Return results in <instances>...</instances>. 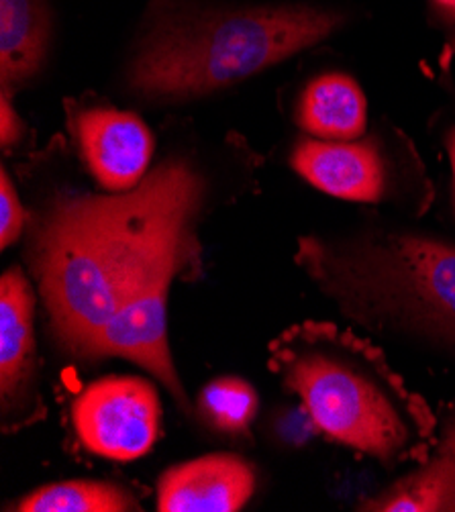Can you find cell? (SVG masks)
<instances>
[{
    "label": "cell",
    "instance_id": "13",
    "mask_svg": "<svg viewBox=\"0 0 455 512\" xmlns=\"http://www.w3.org/2000/svg\"><path fill=\"white\" fill-rule=\"evenodd\" d=\"M358 510L368 512H455V462L437 455L390 484Z\"/></svg>",
    "mask_w": 455,
    "mask_h": 512
},
{
    "label": "cell",
    "instance_id": "8",
    "mask_svg": "<svg viewBox=\"0 0 455 512\" xmlns=\"http://www.w3.org/2000/svg\"><path fill=\"white\" fill-rule=\"evenodd\" d=\"M70 129L84 166L105 190L129 192L147 176L156 139L135 113L107 105L76 107Z\"/></svg>",
    "mask_w": 455,
    "mask_h": 512
},
{
    "label": "cell",
    "instance_id": "16",
    "mask_svg": "<svg viewBox=\"0 0 455 512\" xmlns=\"http://www.w3.org/2000/svg\"><path fill=\"white\" fill-rule=\"evenodd\" d=\"M25 221L27 217L17 188L7 168H3V172H0V245H3V249L13 245L21 237Z\"/></svg>",
    "mask_w": 455,
    "mask_h": 512
},
{
    "label": "cell",
    "instance_id": "20",
    "mask_svg": "<svg viewBox=\"0 0 455 512\" xmlns=\"http://www.w3.org/2000/svg\"><path fill=\"white\" fill-rule=\"evenodd\" d=\"M445 149H447L449 168H451V202H453V211H455V127H451L445 133Z\"/></svg>",
    "mask_w": 455,
    "mask_h": 512
},
{
    "label": "cell",
    "instance_id": "2",
    "mask_svg": "<svg viewBox=\"0 0 455 512\" xmlns=\"http://www.w3.org/2000/svg\"><path fill=\"white\" fill-rule=\"evenodd\" d=\"M125 66L127 92L154 105H178L262 74L335 37L351 21L317 3L147 0Z\"/></svg>",
    "mask_w": 455,
    "mask_h": 512
},
{
    "label": "cell",
    "instance_id": "3",
    "mask_svg": "<svg viewBox=\"0 0 455 512\" xmlns=\"http://www.w3.org/2000/svg\"><path fill=\"white\" fill-rule=\"evenodd\" d=\"M296 260L343 317L455 360V243L368 229L300 239Z\"/></svg>",
    "mask_w": 455,
    "mask_h": 512
},
{
    "label": "cell",
    "instance_id": "12",
    "mask_svg": "<svg viewBox=\"0 0 455 512\" xmlns=\"http://www.w3.org/2000/svg\"><path fill=\"white\" fill-rule=\"evenodd\" d=\"M35 296L19 268L0 280V394L5 408L23 398L35 366Z\"/></svg>",
    "mask_w": 455,
    "mask_h": 512
},
{
    "label": "cell",
    "instance_id": "18",
    "mask_svg": "<svg viewBox=\"0 0 455 512\" xmlns=\"http://www.w3.org/2000/svg\"><path fill=\"white\" fill-rule=\"evenodd\" d=\"M25 135V123L13 107V96L0 90V143L9 149L19 145Z\"/></svg>",
    "mask_w": 455,
    "mask_h": 512
},
{
    "label": "cell",
    "instance_id": "7",
    "mask_svg": "<svg viewBox=\"0 0 455 512\" xmlns=\"http://www.w3.org/2000/svg\"><path fill=\"white\" fill-rule=\"evenodd\" d=\"M162 404L156 388L135 376H107L86 386L72 406L82 445L100 457L131 462L154 447Z\"/></svg>",
    "mask_w": 455,
    "mask_h": 512
},
{
    "label": "cell",
    "instance_id": "9",
    "mask_svg": "<svg viewBox=\"0 0 455 512\" xmlns=\"http://www.w3.org/2000/svg\"><path fill=\"white\" fill-rule=\"evenodd\" d=\"M256 490V472L243 457L211 453L172 466L158 482L160 512H235Z\"/></svg>",
    "mask_w": 455,
    "mask_h": 512
},
{
    "label": "cell",
    "instance_id": "11",
    "mask_svg": "<svg viewBox=\"0 0 455 512\" xmlns=\"http://www.w3.org/2000/svg\"><path fill=\"white\" fill-rule=\"evenodd\" d=\"M294 121L309 137L353 141L368 131V100L356 78L325 72L300 90Z\"/></svg>",
    "mask_w": 455,
    "mask_h": 512
},
{
    "label": "cell",
    "instance_id": "4",
    "mask_svg": "<svg viewBox=\"0 0 455 512\" xmlns=\"http://www.w3.org/2000/svg\"><path fill=\"white\" fill-rule=\"evenodd\" d=\"M284 384L333 441L396 466L419 453L431 419L370 343L321 325L305 327L280 351Z\"/></svg>",
    "mask_w": 455,
    "mask_h": 512
},
{
    "label": "cell",
    "instance_id": "15",
    "mask_svg": "<svg viewBox=\"0 0 455 512\" xmlns=\"http://www.w3.org/2000/svg\"><path fill=\"white\" fill-rule=\"evenodd\" d=\"M200 415L221 433H245L258 415V394L245 380L219 378L207 384L198 398Z\"/></svg>",
    "mask_w": 455,
    "mask_h": 512
},
{
    "label": "cell",
    "instance_id": "6",
    "mask_svg": "<svg viewBox=\"0 0 455 512\" xmlns=\"http://www.w3.org/2000/svg\"><path fill=\"white\" fill-rule=\"evenodd\" d=\"M196 225L172 237L131 284L115 315L88 345L82 360L127 357L158 378L186 408L188 400L168 347V294L174 276L196 258Z\"/></svg>",
    "mask_w": 455,
    "mask_h": 512
},
{
    "label": "cell",
    "instance_id": "10",
    "mask_svg": "<svg viewBox=\"0 0 455 512\" xmlns=\"http://www.w3.org/2000/svg\"><path fill=\"white\" fill-rule=\"evenodd\" d=\"M54 19L49 0H0V90L13 96L43 72Z\"/></svg>",
    "mask_w": 455,
    "mask_h": 512
},
{
    "label": "cell",
    "instance_id": "1",
    "mask_svg": "<svg viewBox=\"0 0 455 512\" xmlns=\"http://www.w3.org/2000/svg\"><path fill=\"white\" fill-rule=\"evenodd\" d=\"M209 192L198 162L168 153L129 192H54L39 204L27 255L66 351L84 357L141 270L198 223Z\"/></svg>",
    "mask_w": 455,
    "mask_h": 512
},
{
    "label": "cell",
    "instance_id": "19",
    "mask_svg": "<svg viewBox=\"0 0 455 512\" xmlns=\"http://www.w3.org/2000/svg\"><path fill=\"white\" fill-rule=\"evenodd\" d=\"M439 455H447L455 462V411L443 429L441 443H439Z\"/></svg>",
    "mask_w": 455,
    "mask_h": 512
},
{
    "label": "cell",
    "instance_id": "5",
    "mask_svg": "<svg viewBox=\"0 0 455 512\" xmlns=\"http://www.w3.org/2000/svg\"><path fill=\"white\" fill-rule=\"evenodd\" d=\"M290 168L317 190L370 204L431 200V184L411 141L400 131L366 133L353 141L302 137L290 151Z\"/></svg>",
    "mask_w": 455,
    "mask_h": 512
},
{
    "label": "cell",
    "instance_id": "17",
    "mask_svg": "<svg viewBox=\"0 0 455 512\" xmlns=\"http://www.w3.org/2000/svg\"><path fill=\"white\" fill-rule=\"evenodd\" d=\"M427 17L443 37L447 54L455 58V0H427Z\"/></svg>",
    "mask_w": 455,
    "mask_h": 512
},
{
    "label": "cell",
    "instance_id": "14",
    "mask_svg": "<svg viewBox=\"0 0 455 512\" xmlns=\"http://www.w3.org/2000/svg\"><path fill=\"white\" fill-rule=\"evenodd\" d=\"M21 512H131L139 510L129 490L109 482L70 480L49 484L25 496Z\"/></svg>",
    "mask_w": 455,
    "mask_h": 512
}]
</instances>
